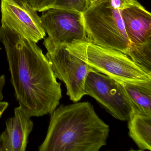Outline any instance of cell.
Listing matches in <instances>:
<instances>
[{
	"label": "cell",
	"instance_id": "1",
	"mask_svg": "<svg viewBox=\"0 0 151 151\" xmlns=\"http://www.w3.org/2000/svg\"><path fill=\"white\" fill-rule=\"evenodd\" d=\"M0 41L6 53L15 96L31 116L50 114L62 97L46 56L37 43L6 27H0Z\"/></svg>",
	"mask_w": 151,
	"mask_h": 151
},
{
	"label": "cell",
	"instance_id": "2",
	"mask_svg": "<svg viewBox=\"0 0 151 151\" xmlns=\"http://www.w3.org/2000/svg\"><path fill=\"white\" fill-rule=\"evenodd\" d=\"M39 151H99L106 145L109 127L90 102L62 105L52 112Z\"/></svg>",
	"mask_w": 151,
	"mask_h": 151
},
{
	"label": "cell",
	"instance_id": "3",
	"mask_svg": "<svg viewBox=\"0 0 151 151\" xmlns=\"http://www.w3.org/2000/svg\"><path fill=\"white\" fill-rule=\"evenodd\" d=\"M90 43L112 48L127 55L131 43L125 32L121 10L110 0H97L83 14Z\"/></svg>",
	"mask_w": 151,
	"mask_h": 151
},
{
	"label": "cell",
	"instance_id": "4",
	"mask_svg": "<svg viewBox=\"0 0 151 151\" xmlns=\"http://www.w3.org/2000/svg\"><path fill=\"white\" fill-rule=\"evenodd\" d=\"M66 47L94 70L114 79L131 82L151 80V75L120 51L87 42Z\"/></svg>",
	"mask_w": 151,
	"mask_h": 151
},
{
	"label": "cell",
	"instance_id": "5",
	"mask_svg": "<svg viewBox=\"0 0 151 151\" xmlns=\"http://www.w3.org/2000/svg\"><path fill=\"white\" fill-rule=\"evenodd\" d=\"M43 45L47 50L46 56L56 78L63 81L67 88V94L74 102L84 96L86 78L94 70L69 51L65 45H57L44 40Z\"/></svg>",
	"mask_w": 151,
	"mask_h": 151
},
{
	"label": "cell",
	"instance_id": "6",
	"mask_svg": "<svg viewBox=\"0 0 151 151\" xmlns=\"http://www.w3.org/2000/svg\"><path fill=\"white\" fill-rule=\"evenodd\" d=\"M42 26L49 42L57 45L70 46L88 41L83 14L67 9L50 8L42 12Z\"/></svg>",
	"mask_w": 151,
	"mask_h": 151
},
{
	"label": "cell",
	"instance_id": "7",
	"mask_svg": "<svg viewBox=\"0 0 151 151\" xmlns=\"http://www.w3.org/2000/svg\"><path fill=\"white\" fill-rule=\"evenodd\" d=\"M85 95L95 99L112 116L128 121L133 113L126 95L114 78L95 70L88 73L84 86Z\"/></svg>",
	"mask_w": 151,
	"mask_h": 151
},
{
	"label": "cell",
	"instance_id": "8",
	"mask_svg": "<svg viewBox=\"0 0 151 151\" xmlns=\"http://www.w3.org/2000/svg\"><path fill=\"white\" fill-rule=\"evenodd\" d=\"M1 26L37 43L46 37L41 18L30 6H21L10 0H1Z\"/></svg>",
	"mask_w": 151,
	"mask_h": 151
},
{
	"label": "cell",
	"instance_id": "9",
	"mask_svg": "<svg viewBox=\"0 0 151 151\" xmlns=\"http://www.w3.org/2000/svg\"><path fill=\"white\" fill-rule=\"evenodd\" d=\"M31 116L22 107L6 122V128L0 135V151H25L28 138L33 128Z\"/></svg>",
	"mask_w": 151,
	"mask_h": 151
},
{
	"label": "cell",
	"instance_id": "10",
	"mask_svg": "<svg viewBox=\"0 0 151 151\" xmlns=\"http://www.w3.org/2000/svg\"><path fill=\"white\" fill-rule=\"evenodd\" d=\"M121 14L131 45L151 41V14L138 1L124 6Z\"/></svg>",
	"mask_w": 151,
	"mask_h": 151
},
{
	"label": "cell",
	"instance_id": "11",
	"mask_svg": "<svg viewBox=\"0 0 151 151\" xmlns=\"http://www.w3.org/2000/svg\"><path fill=\"white\" fill-rule=\"evenodd\" d=\"M115 80L129 100L133 113L151 115V80L131 82Z\"/></svg>",
	"mask_w": 151,
	"mask_h": 151
},
{
	"label": "cell",
	"instance_id": "12",
	"mask_svg": "<svg viewBox=\"0 0 151 151\" xmlns=\"http://www.w3.org/2000/svg\"><path fill=\"white\" fill-rule=\"evenodd\" d=\"M129 135L141 151H151V115L132 113L128 121Z\"/></svg>",
	"mask_w": 151,
	"mask_h": 151
},
{
	"label": "cell",
	"instance_id": "13",
	"mask_svg": "<svg viewBox=\"0 0 151 151\" xmlns=\"http://www.w3.org/2000/svg\"><path fill=\"white\" fill-rule=\"evenodd\" d=\"M127 55L143 70L151 75V41L131 45Z\"/></svg>",
	"mask_w": 151,
	"mask_h": 151
},
{
	"label": "cell",
	"instance_id": "14",
	"mask_svg": "<svg viewBox=\"0 0 151 151\" xmlns=\"http://www.w3.org/2000/svg\"><path fill=\"white\" fill-rule=\"evenodd\" d=\"M90 6L89 0H52L48 9H61L83 14Z\"/></svg>",
	"mask_w": 151,
	"mask_h": 151
},
{
	"label": "cell",
	"instance_id": "15",
	"mask_svg": "<svg viewBox=\"0 0 151 151\" xmlns=\"http://www.w3.org/2000/svg\"><path fill=\"white\" fill-rule=\"evenodd\" d=\"M52 0H30L31 7L37 12H43L48 9Z\"/></svg>",
	"mask_w": 151,
	"mask_h": 151
},
{
	"label": "cell",
	"instance_id": "16",
	"mask_svg": "<svg viewBox=\"0 0 151 151\" xmlns=\"http://www.w3.org/2000/svg\"><path fill=\"white\" fill-rule=\"evenodd\" d=\"M110 1L114 7L120 10L127 5L138 1L137 0H110Z\"/></svg>",
	"mask_w": 151,
	"mask_h": 151
},
{
	"label": "cell",
	"instance_id": "17",
	"mask_svg": "<svg viewBox=\"0 0 151 151\" xmlns=\"http://www.w3.org/2000/svg\"><path fill=\"white\" fill-rule=\"evenodd\" d=\"M5 83H6V77L4 75H1L0 76V102H1V101L4 98L2 91L5 86Z\"/></svg>",
	"mask_w": 151,
	"mask_h": 151
},
{
	"label": "cell",
	"instance_id": "18",
	"mask_svg": "<svg viewBox=\"0 0 151 151\" xmlns=\"http://www.w3.org/2000/svg\"><path fill=\"white\" fill-rule=\"evenodd\" d=\"M10 1L21 6H30V0H10Z\"/></svg>",
	"mask_w": 151,
	"mask_h": 151
},
{
	"label": "cell",
	"instance_id": "19",
	"mask_svg": "<svg viewBox=\"0 0 151 151\" xmlns=\"http://www.w3.org/2000/svg\"><path fill=\"white\" fill-rule=\"evenodd\" d=\"M8 106V102L6 101H1V102H0V119Z\"/></svg>",
	"mask_w": 151,
	"mask_h": 151
},
{
	"label": "cell",
	"instance_id": "20",
	"mask_svg": "<svg viewBox=\"0 0 151 151\" xmlns=\"http://www.w3.org/2000/svg\"><path fill=\"white\" fill-rule=\"evenodd\" d=\"M97 0H89V2H90V5H92L93 4V3L97 1Z\"/></svg>",
	"mask_w": 151,
	"mask_h": 151
},
{
	"label": "cell",
	"instance_id": "21",
	"mask_svg": "<svg viewBox=\"0 0 151 151\" xmlns=\"http://www.w3.org/2000/svg\"><path fill=\"white\" fill-rule=\"evenodd\" d=\"M1 50V47H0V51Z\"/></svg>",
	"mask_w": 151,
	"mask_h": 151
}]
</instances>
